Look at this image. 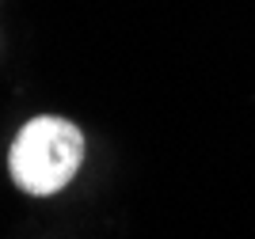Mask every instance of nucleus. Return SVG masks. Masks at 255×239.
Masks as SVG:
<instances>
[{
  "instance_id": "nucleus-1",
  "label": "nucleus",
  "mask_w": 255,
  "mask_h": 239,
  "mask_svg": "<svg viewBox=\"0 0 255 239\" xmlns=\"http://www.w3.org/2000/svg\"><path fill=\"white\" fill-rule=\"evenodd\" d=\"M84 159V133L69 118H34L15 133L8 152V167L15 186L27 194H57L73 182Z\"/></svg>"
}]
</instances>
